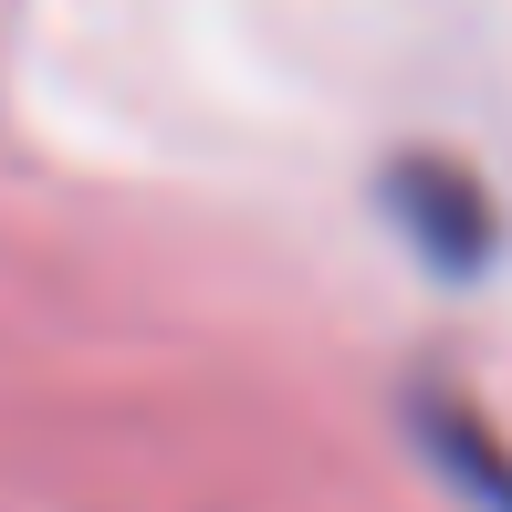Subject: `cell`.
Returning <instances> with one entry per match:
<instances>
[{
    "label": "cell",
    "mask_w": 512,
    "mask_h": 512,
    "mask_svg": "<svg viewBox=\"0 0 512 512\" xmlns=\"http://www.w3.org/2000/svg\"><path fill=\"white\" fill-rule=\"evenodd\" d=\"M387 209H398V230L439 272H481L492 262V199H481L460 168H439V157H408V168L387 178Z\"/></svg>",
    "instance_id": "6da1fadb"
},
{
    "label": "cell",
    "mask_w": 512,
    "mask_h": 512,
    "mask_svg": "<svg viewBox=\"0 0 512 512\" xmlns=\"http://www.w3.org/2000/svg\"><path fill=\"white\" fill-rule=\"evenodd\" d=\"M418 439H429V460H439V471H450L471 502L512 512V439H492L460 398H418Z\"/></svg>",
    "instance_id": "7a4b0ae2"
}]
</instances>
